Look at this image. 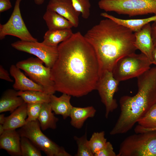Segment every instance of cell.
Segmentation results:
<instances>
[{"label": "cell", "mask_w": 156, "mask_h": 156, "mask_svg": "<svg viewBox=\"0 0 156 156\" xmlns=\"http://www.w3.org/2000/svg\"><path fill=\"white\" fill-rule=\"evenodd\" d=\"M58 55L51 68L56 91L76 97L96 90L98 61L91 45L78 31L58 46Z\"/></svg>", "instance_id": "1"}, {"label": "cell", "mask_w": 156, "mask_h": 156, "mask_svg": "<svg viewBox=\"0 0 156 156\" xmlns=\"http://www.w3.org/2000/svg\"><path fill=\"white\" fill-rule=\"evenodd\" d=\"M84 36L96 53L99 77L105 71L112 72L120 59L137 50L134 33L109 18L101 20Z\"/></svg>", "instance_id": "2"}, {"label": "cell", "mask_w": 156, "mask_h": 156, "mask_svg": "<svg viewBox=\"0 0 156 156\" xmlns=\"http://www.w3.org/2000/svg\"><path fill=\"white\" fill-rule=\"evenodd\" d=\"M137 78V94L123 96L119 100L120 112L111 135L127 132L156 103V67L151 68Z\"/></svg>", "instance_id": "3"}, {"label": "cell", "mask_w": 156, "mask_h": 156, "mask_svg": "<svg viewBox=\"0 0 156 156\" xmlns=\"http://www.w3.org/2000/svg\"><path fill=\"white\" fill-rule=\"evenodd\" d=\"M116 156H156V130L127 137L121 143Z\"/></svg>", "instance_id": "4"}, {"label": "cell", "mask_w": 156, "mask_h": 156, "mask_svg": "<svg viewBox=\"0 0 156 156\" xmlns=\"http://www.w3.org/2000/svg\"><path fill=\"white\" fill-rule=\"evenodd\" d=\"M98 5L106 12H114L129 16L156 15V0H100Z\"/></svg>", "instance_id": "5"}, {"label": "cell", "mask_w": 156, "mask_h": 156, "mask_svg": "<svg viewBox=\"0 0 156 156\" xmlns=\"http://www.w3.org/2000/svg\"><path fill=\"white\" fill-rule=\"evenodd\" d=\"M151 64L144 54L134 53L120 59L112 72L114 77L120 82L138 77L150 69Z\"/></svg>", "instance_id": "6"}, {"label": "cell", "mask_w": 156, "mask_h": 156, "mask_svg": "<svg viewBox=\"0 0 156 156\" xmlns=\"http://www.w3.org/2000/svg\"><path fill=\"white\" fill-rule=\"evenodd\" d=\"M21 137L28 138L48 156H70L64 148L51 140L42 131L38 120L29 122L17 131Z\"/></svg>", "instance_id": "7"}, {"label": "cell", "mask_w": 156, "mask_h": 156, "mask_svg": "<svg viewBox=\"0 0 156 156\" xmlns=\"http://www.w3.org/2000/svg\"><path fill=\"white\" fill-rule=\"evenodd\" d=\"M43 63L37 57H31L18 62L16 65L31 79L41 86L44 92L50 95L54 94L56 91L52 79L51 69L44 66Z\"/></svg>", "instance_id": "8"}, {"label": "cell", "mask_w": 156, "mask_h": 156, "mask_svg": "<svg viewBox=\"0 0 156 156\" xmlns=\"http://www.w3.org/2000/svg\"><path fill=\"white\" fill-rule=\"evenodd\" d=\"M22 0H16L13 11L8 21L0 24V39L7 35L16 37L20 40L26 41H38L27 28L21 16L20 4Z\"/></svg>", "instance_id": "9"}, {"label": "cell", "mask_w": 156, "mask_h": 156, "mask_svg": "<svg viewBox=\"0 0 156 156\" xmlns=\"http://www.w3.org/2000/svg\"><path fill=\"white\" fill-rule=\"evenodd\" d=\"M15 49L36 56L41 60L45 66L51 68L58 55L57 47L47 46L42 42L18 40L11 44Z\"/></svg>", "instance_id": "10"}, {"label": "cell", "mask_w": 156, "mask_h": 156, "mask_svg": "<svg viewBox=\"0 0 156 156\" xmlns=\"http://www.w3.org/2000/svg\"><path fill=\"white\" fill-rule=\"evenodd\" d=\"M119 82L114 77L112 72L105 71L99 77L96 90L98 91L101 101L105 106L106 118L118 107L114 96L118 90Z\"/></svg>", "instance_id": "11"}, {"label": "cell", "mask_w": 156, "mask_h": 156, "mask_svg": "<svg viewBox=\"0 0 156 156\" xmlns=\"http://www.w3.org/2000/svg\"><path fill=\"white\" fill-rule=\"evenodd\" d=\"M134 34L135 47L146 56L152 64H153L152 54L155 46L152 37L151 25L150 23L146 24Z\"/></svg>", "instance_id": "12"}, {"label": "cell", "mask_w": 156, "mask_h": 156, "mask_svg": "<svg viewBox=\"0 0 156 156\" xmlns=\"http://www.w3.org/2000/svg\"><path fill=\"white\" fill-rule=\"evenodd\" d=\"M47 9L55 11L64 17L72 23L74 27H78L81 13L75 10L71 0H50Z\"/></svg>", "instance_id": "13"}, {"label": "cell", "mask_w": 156, "mask_h": 156, "mask_svg": "<svg viewBox=\"0 0 156 156\" xmlns=\"http://www.w3.org/2000/svg\"><path fill=\"white\" fill-rule=\"evenodd\" d=\"M10 73L14 79L13 87L15 90L18 91L34 90L44 92L41 86L27 77L16 65L11 66Z\"/></svg>", "instance_id": "14"}, {"label": "cell", "mask_w": 156, "mask_h": 156, "mask_svg": "<svg viewBox=\"0 0 156 156\" xmlns=\"http://www.w3.org/2000/svg\"><path fill=\"white\" fill-rule=\"evenodd\" d=\"M21 137L16 130H5L0 136V148L10 155L21 156Z\"/></svg>", "instance_id": "15"}, {"label": "cell", "mask_w": 156, "mask_h": 156, "mask_svg": "<svg viewBox=\"0 0 156 156\" xmlns=\"http://www.w3.org/2000/svg\"><path fill=\"white\" fill-rule=\"evenodd\" d=\"M25 103L14 89L5 91L0 99V113L9 111L11 113L19 107Z\"/></svg>", "instance_id": "16"}, {"label": "cell", "mask_w": 156, "mask_h": 156, "mask_svg": "<svg viewBox=\"0 0 156 156\" xmlns=\"http://www.w3.org/2000/svg\"><path fill=\"white\" fill-rule=\"evenodd\" d=\"M71 96L65 93L59 97L54 94L50 95V104L55 114L62 115L64 119L70 116L73 106L70 102Z\"/></svg>", "instance_id": "17"}, {"label": "cell", "mask_w": 156, "mask_h": 156, "mask_svg": "<svg viewBox=\"0 0 156 156\" xmlns=\"http://www.w3.org/2000/svg\"><path fill=\"white\" fill-rule=\"evenodd\" d=\"M27 105V103H24L11 113L10 115L6 117L5 121L3 125L5 130H16L26 124Z\"/></svg>", "instance_id": "18"}, {"label": "cell", "mask_w": 156, "mask_h": 156, "mask_svg": "<svg viewBox=\"0 0 156 156\" xmlns=\"http://www.w3.org/2000/svg\"><path fill=\"white\" fill-rule=\"evenodd\" d=\"M96 112L92 106L84 107H73L70 116L71 125L77 129L81 128L86 120L89 118L93 117Z\"/></svg>", "instance_id": "19"}, {"label": "cell", "mask_w": 156, "mask_h": 156, "mask_svg": "<svg viewBox=\"0 0 156 156\" xmlns=\"http://www.w3.org/2000/svg\"><path fill=\"white\" fill-rule=\"evenodd\" d=\"M43 18L49 30L71 29L72 23L56 12L47 9Z\"/></svg>", "instance_id": "20"}, {"label": "cell", "mask_w": 156, "mask_h": 156, "mask_svg": "<svg viewBox=\"0 0 156 156\" xmlns=\"http://www.w3.org/2000/svg\"><path fill=\"white\" fill-rule=\"evenodd\" d=\"M100 15L102 16L113 20L129 29L134 33L140 30L146 24L156 20V15L146 18L131 19L119 18L106 12L102 13Z\"/></svg>", "instance_id": "21"}, {"label": "cell", "mask_w": 156, "mask_h": 156, "mask_svg": "<svg viewBox=\"0 0 156 156\" xmlns=\"http://www.w3.org/2000/svg\"><path fill=\"white\" fill-rule=\"evenodd\" d=\"M73 33L71 29H48L44 34L42 42L49 46L57 47L60 43L69 38Z\"/></svg>", "instance_id": "22"}, {"label": "cell", "mask_w": 156, "mask_h": 156, "mask_svg": "<svg viewBox=\"0 0 156 156\" xmlns=\"http://www.w3.org/2000/svg\"><path fill=\"white\" fill-rule=\"evenodd\" d=\"M52 111L49 103L42 104L38 120L41 129L43 131L49 128L55 129L57 127L59 119L55 116Z\"/></svg>", "instance_id": "23"}, {"label": "cell", "mask_w": 156, "mask_h": 156, "mask_svg": "<svg viewBox=\"0 0 156 156\" xmlns=\"http://www.w3.org/2000/svg\"><path fill=\"white\" fill-rule=\"evenodd\" d=\"M137 123L134 129L135 133L156 130V103Z\"/></svg>", "instance_id": "24"}, {"label": "cell", "mask_w": 156, "mask_h": 156, "mask_svg": "<svg viewBox=\"0 0 156 156\" xmlns=\"http://www.w3.org/2000/svg\"><path fill=\"white\" fill-rule=\"evenodd\" d=\"M18 95L21 96L25 103H49L50 96L46 93L39 91L30 90L18 91Z\"/></svg>", "instance_id": "25"}, {"label": "cell", "mask_w": 156, "mask_h": 156, "mask_svg": "<svg viewBox=\"0 0 156 156\" xmlns=\"http://www.w3.org/2000/svg\"><path fill=\"white\" fill-rule=\"evenodd\" d=\"M105 135V133L103 131L94 132L88 140V146L94 155L105 145L107 141Z\"/></svg>", "instance_id": "26"}, {"label": "cell", "mask_w": 156, "mask_h": 156, "mask_svg": "<svg viewBox=\"0 0 156 156\" xmlns=\"http://www.w3.org/2000/svg\"><path fill=\"white\" fill-rule=\"evenodd\" d=\"M21 156H42L41 151L25 137H21Z\"/></svg>", "instance_id": "27"}, {"label": "cell", "mask_w": 156, "mask_h": 156, "mask_svg": "<svg viewBox=\"0 0 156 156\" xmlns=\"http://www.w3.org/2000/svg\"><path fill=\"white\" fill-rule=\"evenodd\" d=\"M77 146L76 156H94V155L88 146L86 133L80 137H74Z\"/></svg>", "instance_id": "28"}, {"label": "cell", "mask_w": 156, "mask_h": 156, "mask_svg": "<svg viewBox=\"0 0 156 156\" xmlns=\"http://www.w3.org/2000/svg\"><path fill=\"white\" fill-rule=\"evenodd\" d=\"M75 10L80 12L83 18L88 19L90 15L91 5L89 0H71Z\"/></svg>", "instance_id": "29"}, {"label": "cell", "mask_w": 156, "mask_h": 156, "mask_svg": "<svg viewBox=\"0 0 156 156\" xmlns=\"http://www.w3.org/2000/svg\"><path fill=\"white\" fill-rule=\"evenodd\" d=\"M42 104L39 103H27V118L26 119V123L38 120Z\"/></svg>", "instance_id": "30"}, {"label": "cell", "mask_w": 156, "mask_h": 156, "mask_svg": "<svg viewBox=\"0 0 156 156\" xmlns=\"http://www.w3.org/2000/svg\"><path fill=\"white\" fill-rule=\"evenodd\" d=\"M113 146L109 142H107L105 146L94 155V156H116Z\"/></svg>", "instance_id": "31"}, {"label": "cell", "mask_w": 156, "mask_h": 156, "mask_svg": "<svg viewBox=\"0 0 156 156\" xmlns=\"http://www.w3.org/2000/svg\"><path fill=\"white\" fill-rule=\"evenodd\" d=\"M0 79L10 82H13L8 71L1 65H0Z\"/></svg>", "instance_id": "32"}, {"label": "cell", "mask_w": 156, "mask_h": 156, "mask_svg": "<svg viewBox=\"0 0 156 156\" xmlns=\"http://www.w3.org/2000/svg\"><path fill=\"white\" fill-rule=\"evenodd\" d=\"M12 7L10 0H0V12L2 13Z\"/></svg>", "instance_id": "33"}, {"label": "cell", "mask_w": 156, "mask_h": 156, "mask_svg": "<svg viewBox=\"0 0 156 156\" xmlns=\"http://www.w3.org/2000/svg\"><path fill=\"white\" fill-rule=\"evenodd\" d=\"M151 30L152 38L155 46L156 45V20L151 25Z\"/></svg>", "instance_id": "34"}, {"label": "cell", "mask_w": 156, "mask_h": 156, "mask_svg": "<svg viewBox=\"0 0 156 156\" xmlns=\"http://www.w3.org/2000/svg\"><path fill=\"white\" fill-rule=\"evenodd\" d=\"M152 57L153 60V64L156 65V47L155 48L153 51Z\"/></svg>", "instance_id": "35"}, {"label": "cell", "mask_w": 156, "mask_h": 156, "mask_svg": "<svg viewBox=\"0 0 156 156\" xmlns=\"http://www.w3.org/2000/svg\"><path fill=\"white\" fill-rule=\"evenodd\" d=\"M6 117L4 114L0 115V124L3 125L5 121Z\"/></svg>", "instance_id": "36"}, {"label": "cell", "mask_w": 156, "mask_h": 156, "mask_svg": "<svg viewBox=\"0 0 156 156\" xmlns=\"http://www.w3.org/2000/svg\"><path fill=\"white\" fill-rule=\"evenodd\" d=\"M45 0H34L35 3L38 5L43 4Z\"/></svg>", "instance_id": "37"}, {"label": "cell", "mask_w": 156, "mask_h": 156, "mask_svg": "<svg viewBox=\"0 0 156 156\" xmlns=\"http://www.w3.org/2000/svg\"><path fill=\"white\" fill-rule=\"evenodd\" d=\"M5 131L3 125L0 124V135H1Z\"/></svg>", "instance_id": "38"}, {"label": "cell", "mask_w": 156, "mask_h": 156, "mask_svg": "<svg viewBox=\"0 0 156 156\" xmlns=\"http://www.w3.org/2000/svg\"><path fill=\"white\" fill-rule=\"evenodd\" d=\"M155 47H156V45H155Z\"/></svg>", "instance_id": "39"}, {"label": "cell", "mask_w": 156, "mask_h": 156, "mask_svg": "<svg viewBox=\"0 0 156 156\" xmlns=\"http://www.w3.org/2000/svg\"></svg>", "instance_id": "40"}]
</instances>
